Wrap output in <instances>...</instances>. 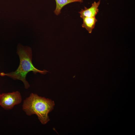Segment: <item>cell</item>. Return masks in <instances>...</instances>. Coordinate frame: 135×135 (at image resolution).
Segmentation results:
<instances>
[{
  "label": "cell",
  "mask_w": 135,
  "mask_h": 135,
  "mask_svg": "<svg viewBox=\"0 0 135 135\" xmlns=\"http://www.w3.org/2000/svg\"><path fill=\"white\" fill-rule=\"evenodd\" d=\"M56 3V7L54 11V14L58 15L61 13V10L65 5L74 2H82L83 0H55Z\"/></svg>",
  "instance_id": "cell-6"
},
{
  "label": "cell",
  "mask_w": 135,
  "mask_h": 135,
  "mask_svg": "<svg viewBox=\"0 0 135 135\" xmlns=\"http://www.w3.org/2000/svg\"><path fill=\"white\" fill-rule=\"evenodd\" d=\"M22 101V96L18 91L3 93L0 98V106L4 110H9Z\"/></svg>",
  "instance_id": "cell-3"
},
{
  "label": "cell",
  "mask_w": 135,
  "mask_h": 135,
  "mask_svg": "<svg viewBox=\"0 0 135 135\" xmlns=\"http://www.w3.org/2000/svg\"><path fill=\"white\" fill-rule=\"evenodd\" d=\"M100 0L98 2L94 1L92 4L91 6L87 8L85 7L84 9H82L79 12L81 18L84 17H95L99 11L98 8L100 3Z\"/></svg>",
  "instance_id": "cell-4"
},
{
  "label": "cell",
  "mask_w": 135,
  "mask_h": 135,
  "mask_svg": "<svg viewBox=\"0 0 135 135\" xmlns=\"http://www.w3.org/2000/svg\"><path fill=\"white\" fill-rule=\"evenodd\" d=\"M82 18L83 20V23L82 25V27L85 28L89 33H91L94 28L97 20L95 17H85Z\"/></svg>",
  "instance_id": "cell-5"
},
{
  "label": "cell",
  "mask_w": 135,
  "mask_h": 135,
  "mask_svg": "<svg viewBox=\"0 0 135 135\" xmlns=\"http://www.w3.org/2000/svg\"><path fill=\"white\" fill-rule=\"evenodd\" d=\"M0 96H1V94H0Z\"/></svg>",
  "instance_id": "cell-7"
},
{
  "label": "cell",
  "mask_w": 135,
  "mask_h": 135,
  "mask_svg": "<svg viewBox=\"0 0 135 135\" xmlns=\"http://www.w3.org/2000/svg\"><path fill=\"white\" fill-rule=\"evenodd\" d=\"M16 53L20 60V64L17 69L15 71L9 73L2 72L0 73V75L2 76H6L14 80H21L24 83L25 88L27 89L30 86L26 79V75L28 72L32 71L34 74L39 72L45 74L48 72L44 70H39L34 67L32 63V51L30 47L19 45L18 46Z\"/></svg>",
  "instance_id": "cell-1"
},
{
  "label": "cell",
  "mask_w": 135,
  "mask_h": 135,
  "mask_svg": "<svg viewBox=\"0 0 135 135\" xmlns=\"http://www.w3.org/2000/svg\"><path fill=\"white\" fill-rule=\"evenodd\" d=\"M54 105L51 100L32 93L24 100L22 109L28 116L36 115L41 123L44 124L50 120L48 114Z\"/></svg>",
  "instance_id": "cell-2"
}]
</instances>
